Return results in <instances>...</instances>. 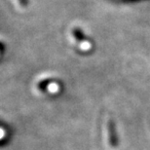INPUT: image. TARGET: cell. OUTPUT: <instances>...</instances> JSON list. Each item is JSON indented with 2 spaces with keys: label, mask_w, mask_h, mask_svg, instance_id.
Returning <instances> with one entry per match:
<instances>
[{
  "label": "cell",
  "mask_w": 150,
  "mask_h": 150,
  "mask_svg": "<svg viewBox=\"0 0 150 150\" xmlns=\"http://www.w3.org/2000/svg\"><path fill=\"white\" fill-rule=\"evenodd\" d=\"M107 137H108V143L113 148H116L119 145V137L117 134V128L115 122L112 119H109L106 124Z\"/></svg>",
  "instance_id": "6da1fadb"
},
{
  "label": "cell",
  "mask_w": 150,
  "mask_h": 150,
  "mask_svg": "<svg viewBox=\"0 0 150 150\" xmlns=\"http://www.w3.org/2000/svg\"><path fill=\"white\" fill-rule=\"evenodd\" d=\"M51 83V80L50 79H45V80H42L41 82H39L38 83V85H37V88L40 90V91H45L47 88H48V86H49V84Z\"/></svg>",
  "instance_id": "3957f363"
},
{
  "label": "cell",
  "mask_w": 150,
  "mask_h": 150,
  "mask_svg": "<svg viewBox=\"0 0 150 150\" xmlns=\"http://www.w3.org/2000/svg\"><path fill=\"white\" fill-rule=\"evenodd\" d=\"M72 35L74 36V38L76 39L77 41L79 42H87L89 41L88 37L86 36L85 33L82 31V29L79 28H73L72 29Z\"/></svg>",
  "instance_id": "7a4b0ae2"
},
{
  "label": "cell",
  "mask_w": 150,
  "mask_h": 150,
  "mask_svg": "<svg viewBox=\"0 0 150 150\" xmlns=\"http://www.w3.org/2000/svg\"><path fill=\"white\" fill-rule=\"evenodd\" d=\"M18 2H19L20 5L23 6V7H26V6L28 5V0H18Z\"/></svg>",
  "instance_id": "277c9868"
}]
</instances>
